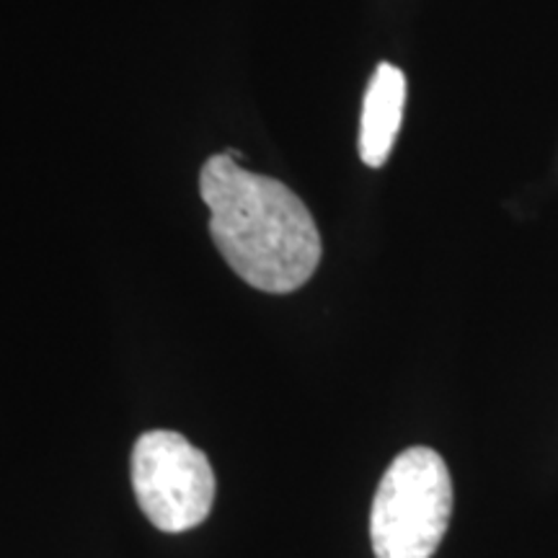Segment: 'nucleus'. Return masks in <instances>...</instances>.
<instances>
[{
	"instance_id": "1",
	"label": "nucleus",
	"mask_w": 558,
	"mask_h": 558,
	"mask_svg": "<svg viewBox=\"0 0 558 558\" xmlns=\"http://www.w3.org/2000/svg\"><path fill=\"white\" fill-rule=\"evenodd\" d=\"M199 194L215 246L251 288L288 295L318 269L324 246L316 220L288 184L220 153L202 166Z\"/></svg>"
},
{
	"instance_id": "4",
	"label": "nucleus",
	"mask_w": 558,
	"mask_h": 558,
	"mask_svg": "<svg viewBox=\"0 0 558 558\" xmlns=\"http://www.w3.org/2000/svg\"><path fill=\"white\" fill-rule=\"evenodd\" d=\"M403 107H407V75L390 62H380L365 90L360 120V158L373 169H380L393 153Z\"/></svg>"
},
{
	"instance_id": "3",
	"label": "nucleus",
	"mask_w": 558,
	"mask_h": 558,
	"mask_svg": "<svg viewBox=\"0 0 558 558\" xmlns=\"http://www.w3.org/2000/svg\"><path fill=\"white\" fill-rule=\"evenodd\" d=\"M132 488L140 509L163 533H186L207 520L215 471L179 432H145L132 448Z\"/></svg>"
},
{
	"instance_id": "2",
	"label": "nucleus",
	"mask_w": 558,
	"mask_h": 558,
	"mask_svg": "<svg viewBox=\"0 0 558 558\" xmlns=\"http://www.w3.org/2000/svg\"><path fill=\"white\" fill-rule=\"evenodd\" d=\"M450 514L452 481L445 460L429 448L403 450L383 473L369 509L375 558H432Z\"/></svg>"
}]
</instances>
